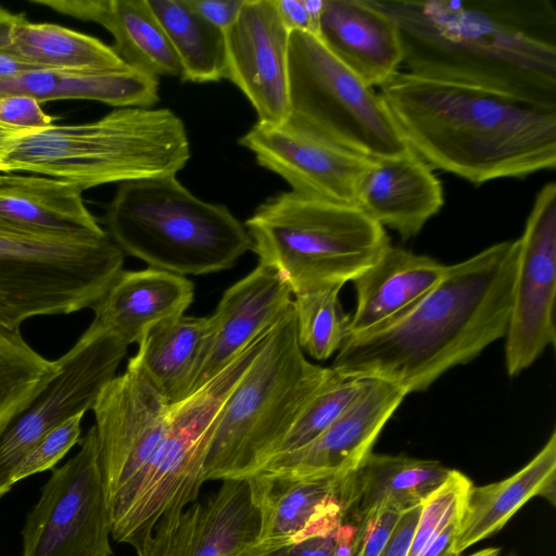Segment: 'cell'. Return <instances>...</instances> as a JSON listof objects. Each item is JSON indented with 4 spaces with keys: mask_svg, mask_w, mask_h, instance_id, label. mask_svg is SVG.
<instances>
[{
    "mask_svg": "<svg viewBox=\"0 0 556 556\" xmlns=\"http://www.w3.org/2000/svg\"><path fill=\"white\" fill-rule=\"evenodd\" d=\"M396 26L417 76L556 111L552 0H367Z\"/></svg>",
    "mask_w": 556,
    "mask_h": 556,
    "instance_id": "cell-1",
    "label": "cell"
},
{
    "mask_svg": "<svg viewBox=\"0 0 556 556\" xmlns=\"http://www.w3.org/2000/svg\"><path fill=\"white\" fill-rule=\"evenodd\" d=\"M519 239L447 265L440 281L381 325L349 334L331 369L390 382L406 394L428 389L448 369L504 338Z\"/></svg>",
    "mask_w": 556,
    "mask_h": 556,
    "instance_id": "cell-2",
    "label": "cell"
},
{
    "mask_svg": "<svg viewBox=\"0 0 556 556\" xmlns=\"http://www.w3.org/2000/svg\"><path fill=\"white\" fill-rule=\"evenodd\" d=\"M379 87L410 149L479 186L556 166V111L396 71Z\"/></svg>",
    "mask_w": 556,
    "mask_h": 556,
    "instance_id": "cell-3",
    "label": "cell"
},
{
    "mask_svg": "<svg viewBox=\"0 0 556 556\" xmlns=\"http://www.w3.org/2000/svg\"><path fill=\"white\" fill-rule=\"evenodd\" d=\"M190 159L185 124L168 109L119 108L99 119L16 134L0 172H26L92 187L176 175Z\"/></svg>",
    "mask_w": 556,
    "mask_h": 556,
    "instance_id": "cell-4",
    "label": "cell"
},
{
    "mask_svg": "<svg viewBox=\"0 0 556 556\" xmlns=\"http://www.w3.org/2000/svg\"><path fill=\"white\" fill-rule=\"evenodd\" d=\"M103 224L125 255L185 277L228 269L252 250L244 224L226 205L195 197L176 175L119 184Z\"/></svg>",
    "mask_w": 556,
    "mask_h": 556,
    "instance_id": "cell-5",
    "label": "cell"
},
{
    "mask_svg": "<svg viewBox=\"0 0 556 556\" xmlns=\"http://www.w3.org/2000/svg\"><path fill=\"white\" fill-rule=\"evenodd\" d=\"M330 374L302 350L293 304L266 340L220 413L204 466L206 480L252 476Z\"/></svg>",
    "mask_w": 556,
    "mask_h": 556,
    "instance_id": "cell-6",
    "label": "cell"
},
{
    "mask_svg": "<svg viewBox=\"0 0 556 556\" xmlns=\"http://www.w3.org/2000/svg\"><path fill=\"white\" fill-rule=\"evenodd\" d=\"M244 226L258 263L293 295L352 281L390 245L384 227L357 205L292 190L258 205Z\"/></svg>",
    "mask_w": 556,
    "mask_h": 556,
    "instance_id": "cell-7",
    "label": "cell"
},
{
    "mask_svg": "<svg viewBox=\"0 0 556 556\" xmlns=\"http://www.w3.org/2000/svg\"><path fill=\"white\" fill-rule=\"evenodd\" d=\"M267 333L189 396L172 405L165 435L151 464L109 501L111 535L116 542L138 552L162 517L197 501L223 407Z\"/></svg>",
    "mask_w": 556,
    "mask_h": 556,
    "instance_id": "cell-8",
    "label": "cell"
},
{
    "mask_svg": "<svg viewBox=\"0 0 556 556\" xmlns=\"http://www.w3.org/2000/svg\"><path fill=\"white\" fill-rule=\"evenodd\" d=\"M124 252L106 233L40 237L0 231V321L91 308L123 270Z\"/></svg>",
    "mask_w": 556,
    "mask_h": 556,
    "instance_id": "cell-9",
    "label": "cell"
},
{
    "mask_svg": "<svg viewBox=\"0 0 556 556\" xmlns=\"http://www.w3.org/2000/svg\"><path fill=\"white\" fill-rule=\"evenodd\" d=\"M289 119L371 160L413 151L384 100L311 33L290 31Z\"/></svg>",
    "mask_w": 556,
    "mask_h": 556,
    "instance_id": "cell-10",
    "label": "cell"
},
{
    "mask_svg": "<svg viewBox=\"0 0 556 556\" xmlns=\"http://www.w3.org/2000/svg\"><path fill=\"white\" fill-rule=\"evenodd\" d=\"M53 469L23 528L22 556H112L111 516L94 426Z\"/></svg>",
    "mask_w": 556,
    "mask_h": 556,
    "instance_id": "cell-11",
    "label": "cell"
},
{
    "mask_svg": "<svg viewBox=\"0 0 556 556\" xmlns=\"http://www.w3.org/2000/svg\"><path fill=\"white\" fill-rule=\"evenodd\" d=\"M127 349L118 337L91 323L54 361L43 387L0 434V497L12 489L18 464L46 433L92 409L102 389L116 376Z\"/></svg>",
    "mask_w": 556,
    "mask_h": 556,
    "instance_id": "cell-12",
    "label": "cell"
},
{
    "mask_svg": "<svg viewBox=\"0 0 556 556\" xmlns=\"http://www.w3.org/2000/svg\"><path fill=\"white\" fill-rule=\"evenodd\" d=\"M556 184L538 192L522 236L505 334V365L509 376L530 367L556 331Z\"/></svg>",
    "mask_w": 556,
    "mask_h": 556,
    "instance_id": "cell-13",
    "label": "cell"
},
{
    "mask_svg": "<svg viewBox=\"0 0 556 556\" xmlns=\"http://www.w3.org/2000/svg\"><path fill=\"white\" fill-rule=\"evenodd\" d=\"M172 405L134 365L100 392L92 412L109 501L154 458Z\"/></svg>",
    "mask_w": 556,
    "mask_h": 556,
    "instance_id": "cell-14",
    "label": "cell"
},
{
    "mask_svg": "<svg viewBox=\"0 0 556 556\" xmlns=\"http://www.w3.org/2000/svg\"><path fill=\"white\" fill-rule=\"evenodd\" d=\"M239 143L292 191L345 204H355L358 185L372 162L289 118L278 125L257 122Z\"/></svg>",
    "mask_w": 556,
    "mask_h": 556,
    "instance_id": "cell-15",
    "label": "cell"
},
{
    "mask_svg": "<svg viewBox=\"0 0 556 556\" xmlns=\"http://www.w3.org/2000/svg\"><path fill=\"white\" fill-rule=\"evenodd\" d=\"M224 36V78L248 98L257 122L273 125L286 122L290 31L281 22L274 0H247Z\"/></svg>",
    "mask_w": 556,
    "mask_h": 556,
    "instance_id": "cell-16",
    "label": "cell"
},
{
    "mask_svg": "<svg viewBox=\"0 0 556 556\" xmlns=\"http://www.w3.org/2000/svg\"><path fill=\"white\" fill-rule=\"evenodd\" d=\"M249 479H227L204 501L162 517L138 556H237L260 535Z\"/></svg>",
    "mask_w": 556,
    "mask_h": 556,
    "instance_id": "cell-17",
    "label": "cell"
},
{
    "mask_svg": "<svg viewBox=\"0 0 556 556\" xmlns=\"http://www.w3.org/2000/svg\"><path fill=\"white\" fill-rule=\"evenodd\" d=\"M406 395L390 382L365 378L358 395L320 435L292 453L267 462L256 472L294 478L352 472L371 452L379 433Z\"/></svg>",
    "mask_w": 556,
    "mask_h": 556,
    "instance_id": "cell-18",
    "label": "cell"
},
{
    "mask_svg": "<svg viewBox=\"0 0 556 556\" xmlns=\"http://www.w3.org/2000/svg\"><path fill=\"white\" fill-rule=\"evenodd\" d=\"M348 475L294 478L256 472L247 477L261 515L253 545L279 549L333 531L350 509Z\"/></svg>",
    "mask_w": 556,
    "mask_h": 556,
    "instance_id": "cell-19",
    "label": "cell"
},
{
    "mask_svg": "<svg viewBox=\"0 0 556 556\" xmlns=\"http://www.w3.org/2000/svg\"><path fill=\"white\" fill-rule=\"evenodd\" d=\"M292 300L287 281L274 267L263 263L229 287L212 315L213 340L193 392L268 331L289 309Z\"/></svg>",
    "mask_w": 556,
    "mask_h": 556,
    "instance_id": "cell-20",
    "label": "cell"
},
{
    "mask_svg": "<svg viewBox=\"0 0 556 556\" xmlns=\"http://www.w3.org/2000/svg\"><path fill=\"white\" fill-rule=\"evenodd\" d=\"M0 231L62 238L105 233L78 186L21 172H0Z\"/></svg>",
    "mask_w": 556,
    "mask_h": 556,
    "instance_id": "cell-21",
    "label": "cell"
},
{
    "mask_svg": "<svg viewBox=\"0 0 556 556\" xmlns=\"http://www.w3.org/2000/svg\"><path fill=\"white\" fill-rule=\"evenodd\" d=\"M355 204L382 227L408 240L442 208L443 187L432 168L410 151L372 160L358 185Z\"/></svg>",
    "mask_w": 556,
    "mask_h": 556,
    "instance_id": "cell-22",
    "label": "cell"
},
{
    "mask_svg": "<svg viewBox=\"0 0 556 556\" xmlns=\"http://www.w3.org/2000/svg\"><path fill=\"white\" fill-rule=\"evenodd\" d=\"M315 36L372 88L386 81L403 63L395 24L367 0H324Z\"/></svg>",
    "mask_w": 556,
    "mask_h": 556,
    "instance_id": "cell-23",
    "label": "cell"
},
{
    "mask_svg": "<svg viewBox=\"0 0 556 556\" xmlns=\"http://www.w3.org/2000/svg\"><path fill=\"white\" fill-rule=\"evenodd\" d=\"M194 285L185 276L148 267L122 270L91 307L92 323L128 346L139 344L155 326L186 313Z\"/></svg>",
    "mask_w": 556,
    "mask_h": 556,
    "instance_id": "cell-24",
    "label": "cell"
},
{
    "mask_svg": "<svg viewBox=\"0 0 556 556\" xmlns=\"http://www.w3.org/2000/svg\"><path fill=\"white\" fill-rule=\"evenodd\" d=\"M54 12L104 27L112 49L128 66L159 76H181L179 61L147 0H30Z\"/></svg>",
    "mask_w": 556,
    "mask_h": 556,
    "instance_id": "cell-25",
    "label": "cell"
},
{
    "mask_svg": "<svg viewBox=\"0 0 556 556\" xmlns=\"http://www.w3.org/2000/svg\"><path fill=\"white\" fill-rule=\"evenodd\" d=\"M556 503V432L540 452L514 475L469 489L454 541L456 556L498 532L531 498Z\"/></svg>",
    "mask_w": 556,
    "mask_h": 556,
    "instance_id": "cell-26",
    "label": "cell"
},
{
    "mask_svg": "<svg viewBox=\"0 0 556 556\" xmlns=\"http://www.w3.org/2000/svg\"><path fill=\"white\" fill-rule=\"evenodd\" d=\"M446 268L434 258L390 244L352 280L356 307L349 334L366 332L407 308L440 281Z\"/></svg>",
    "mask_w": 556,
    "mask_h": 556,
    "instance_id": "cell-27",
    "label": "cell"
},
{
    "mask_svg": "<svg viewBox=\"0 0 556 556\" xmlns=\"http://www.w3.org/2000/svg\"><path fill=\"white\" fill-rule=\"evenodd\" d=\"M214 334L212 316L181 315L153 327L128 359L174 405L193 392Z\"/></svg>",
    "mask_w": 556,
    "mask_h": 556,
    "instance_id": "cell-28",
    "label": "cell"
},
{
    "mask_svg": "<svg viewBox=\"0 0 556 556\" xmlns=\"http://www.w3.org/2000/svg\"><path fill=\"white\" fill-rule=\"evenodd\" d=\"M159 77L131 66L106 72L34 70L0 79V97L27 96L40 103L93 100L119 108H152L160 101Z\"/></svg>",
    "mask_w": 556,
    "mask_h": 556,
    "instance_id": "cell-29",
    "label": "cell"
},
{
    "mask_svg": "<svg viewBox=\"0 0 556 556\" xmlns=\"http://www.w3.org/2000/svg\"><path fill=\"white\" fill-rule=\"evenodd\" d=\"M451 471L437 460L370 452L349 473L348 517L353 515L358 520L380 510L402 514L420 506Z\"/></svg>",
    "mask_w": 556,
    "mask_h": 556,
    "instance_id": "cell-30",
    "label": "cell"
},
{
    "mask_svg": "<svg viewBox=\"0 0 556 556\" xmlns=\"http://www.w3.org/2000/svg\"><path fill=\"white\" fill-rule=\"evenodd\" d=\"M12 49L21 61L38 70L106 72L127 66L112 47L96 37L26 17L14 30Z\"/></svg>",
    "mask_w": 556,
    "mask_h": 556,
    "instance_id": "cell-31",
    "label": "cell"
},
{
    "mask_svg": "<svg viewBox=\"0 0 556 556\" xmlns=\"http://www.w3.org/2000/svg\"><path fill=\"white\" fill-rule=\"evenodd\" d=\"M181 67L184 81L210 83L225 77L224 30L193 12L185 0H147Z\"/></svg>",
    "mask_w": 556,
    "mask_h": 556,
    "instance_id": "cell-32",
    "label": "cell"
},
{
    "mask_svg": "<svg viewBox=\"0 0 556 556\" xmlns=\"http://www.w3.org/2000/svg\"><path fill=\"white\" fill-rule=\"evenodd\" d=\"M54 361L36 352L20 328L0 321V434L36 396Z\"/></svg>",
    "mask_w": 556,
    "mask_h": 556,
    "instance_id": "cell-33",
    "label": "cell"
},
{
    "mask_svg": "<svg viewBox=\"0 0 556 556\" xmlns=\"http://www.w3.org/2000/svg\"><path fill=\"white\" fill-rule=\"evenodd\" d=\"M341 288L330 286L293 295L299 343L315 359L329 358L350 333L351 315L341 306Z\"/></svg>",
    "mask_w": 556,
    "mask_h": 556,
    "instance_id": "cell-34",
    "label": "cell"
},
{
    "mask_svg": "<svg viewBox=\"0 0 556 556\" xmlns=\"http://www.w3.org/2000/svg\"><path fill=\"white\" fill-rule=\"evenodd\" d=\"M364 383L365 379L343 376L330 368L325 382L271 450L263 465L307 445L320 435L354 401Z\"/></svg>",
    "mask_w": 556,
    "mask_h": 556,
    "instance_id": "cell-35",
    "label": "cell"
},
{
    "mask_svg": "<svg viewBox=\"0 0 556 556\" xmlns=\"http://www.w3.org/2000/svg\"><path fill=\"white\" fill-rule=\"evenodd\" d=\"M84 414L75 415L46 433L25 455L14 471L13 484L52 469L65 454L80 441V424Z\"/></svg>",
    "mask_w": 556,
    "mask_h": 556,
    "instance_id": "cell-36",
    "label": "cell"
},
{
    "mask_svg": "<svg viewBox=\"0 0 556 556\" xmlns=\"http://www.w3.org/2000/svg\"><path fill=\"white\" fill-rule=\"evenodd\" d=\"M401 514L380 510L356 521L354 556H379L392 534Z\"/></svg>",
    "mask_w": 556,
    "mask_h": 556,
    "instance_id": "cell-37",
    "label": "cell"
},
{
    "mask_svg": "<svg viewBox=\"0 0 556 556\" xmlns=\"http://www.w3.org/2000/svg\"><path fill=\"white\" fill-rule=\"evenodd\" d=\"M356 532L357 523L345 519L333 531L291 546L289 556H354Z\"/></svg>",
    "mask_w": 556,
    "mask_h": 556,
    "instance_id": "cell-38",
    "label": "cell"
},
{
    "mask_svg": "<svg viewBox=\"0 0 556 556\" xmlns=\"http://www.w3.org/2000/svg\"><path fill=\"white\" fill-rule=\"evenodd\" d=\"M324 0H274L279 17L289 31L316 35Z\"/></svg>",
    "mask_w": 556,
    "mask_h": 556,
    "instance_id": "cell-39",
    "label": "cell"
},
{
    "mask_svg": "<svg viewBox=\"0 0 556 556\" xmlns=\"http://www.w3.org/2000/svg\"><path fill=\"white\" fill-rule=\"evenodd\" d=\"M25 17L24 13H12L0 7V79L38 70L21 61L12 49L14 30Z\"/></svg>",
    "mask_w": 556,
    "mask_h": 556,
    "instance_id": "cell-40",
    "label": "cell"
},
{
    "mask_svg": "<svg viewBox=\"0 0 556 556\" xmlns=\"http://www.w3.org/2000/svg\"><path fill=\"white\" fill-rule=\"evenodd\" d=\"M247 0H185L187 5L207 23L222 30L238 17Z\"/></svg>",
    "mask_w": 556,
    "mask_h": 556,
    "instance_id": "cell-41",
    "label": "cell"
},
{
    "mask_svg": "<svg viewBox=\"0 0 556 556\" xmlns=\"http://www.w3.org/2000/svg\"><path fill=\"white\" fill-rule=\"evenodd\" d=\"M421 506L400 515L397 523L379 556H407Z\"/></svg>",
    "mask_w": 556,
    "mask_h": 556,
    "instance_id": "cell-42",
    "label": "cell"
},
{
    "mask_svg": "<svg viewBox=\"0 0 556 556\" xmlns=\"http://www.w3.org/2000/svg\"><path fill=\"white\" fill-rule=\"evenodd\" d=\"M463 509L432 538L418 556H456L453 552V545L458 532Z\"/></svg>",
    "mask_w": 556,
    "mask_h": 556,
    "instance_id": "cell-43",
    "label": "cell"
},
{
    "mask_svg": "<svg viewBox=\"0 0 556 556\" xmlns=\"http://www.w3.org/2000/svg\"><path fill=\"white\" fill-rule=\"evenodd\" d=\"M291 546L279 549H266L256 545H250L237 556H289Z\"/></svg>",
    "mask_w": 556,
    "mask_h": 556,
    "instance_id": "cell-44",
    "label": "cell"
},
{
    "mask_svg": "<svg viewBox=\"0 0 556 556\" xmlns=\"http://www.w3.org/2000/svg\"><path fill=\"white\" fill-rule=\"evenodd\" d=\"M501 549L497 547H488L473 552L467 556H500Z\"/></svg>",
    "mask_w": 556,
    "mask_h": 556,
    "instance_id": "cell-45",
    "label": "cell"
},
{
    "mask_svg": "<svg viewBox=\"0 0 556 556\" xmlns=\"http://www.w3.org/2000/svg\"><path fill=\"white\" fill-rule=\"evenodd\" d=\"M507 556H516L515 554H508Z\"/></svg>",
    "mask_w": 556,
    "mask_h": 556,
    "instance_id": "cell-46",
    "label": "cell"
}]
</instances>
